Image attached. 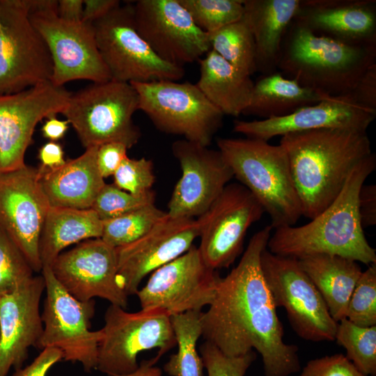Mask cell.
I'll return each instance as SVG.
<instances>
[{
	"label": "cell",
	"instance_id": "cell-1",
	"mask_svg": "<svg viewBox=\"0 0 376 376\" xmlns=\"http://www.w3.org/2000/svg\"><path fill=\"white\" fill-rule=\"evenodd\" d=\"M272 230L269 225L256 233L237 265L221 278L202 313V336L228 357L255 349L265 376H288L300 370L298 347L283 341V327L260 267Z\"/></svg>",
	"mask_w": 376,
	"mask_h": 376
},
{
	"label": "cell",
	"instance_id": "cell-2",
	"mask_svg": "<svg viewBox=\"0 0 376 376\" xmlns=\"http://www.w3.org/2000/svg\"><path fill=\"white\" fill-rule=\"evenodd\" d=\"M302 216L313 219L339 194L354 168L370 155L367 131L321 129L289 133L281 138Z\"/></svg>",
	"mask_w": 376,
	"mask_h": 376
},
{
	"label": "cell",
	"instance_id": "cell-3",
	"mask_svg": "<svg viewBox=\"0 0 376 376\" xmlns=\"http://www.w3.org/2000/svg\"><path fill=\"white\" fill-rule=\"evenodd\" d=\"M376 168L372 152L352 171L335 200L307 224L276 228L267 249L282 256L301 258L315 254L342 256L366 265L376 263L358 212L361 187Z\"/></svg>",
	"mask_w": 376,
	"mask_h": 376
},
{
	"label": "cell",
	"instance_id": "cell-4",
	"mask_svg": "<svg viewBox=\"0 0 376 376\" xmlns=\"http://www.w3.org/2000/svg\"><path fill=\"white\" fill-rule=\"evenodd\" d=\"M374 64L376 45L345 43L292 20L282 42L277 70L304 87L339 96L349 95Z\"/></svg>",
	"mask_w": 376,
	"mask_h": 376
},
{
	"label": "cell",
	"instance_id": "cell-5",
	"mask_svg": "<svg viewBox=\"0 0 376 376\" xmlns=\"http://www.w3.org/2000/svg\"><path fill=\"white\" fill-rule=\"evenodd\" d=\"M217 143L233 176L269 216L272 228L295 226L302 211L283 147L246 137Z\"/></svg>",
	"mask_w": 376,
	"mask_h": 376
},
{
	"label": "cell",
	"instance_id": "cell-6",
	"mask_svg": "<svg viewBox=\"0 0 376 376\" xmlns=\"http://www.w3.org/2000/svg\"><path fill=\"white\" fill-rule=\"evenodd\" d=\"M139 98L130 83L110 79L72 93L61 113L86 148L119 142L129 149L141 137L133 121Z\"/></svg>",
	"mask_w": 376,
	"mask_h": 376
},
{
	"label": "cell",
	"instance_id": "cell-7",
	"mask_svg": "<svg viewBox=\"0 0 376 376\" xmlns=\"http://www.w3.org/2000/svg\"><path fill=\"white\" fill-rule=\"evenodd\" d=\"M99 343L96 368L109 376L134 372L138 354L156 348V358L176 345L171 315L160 309L130 313L111 304L104 314V325Z\"/></svg>",
	"mask_w": 376,
	"mask_h": 376
},
{
	"label": "cell",
	"instance_id": "cell-8",
	"mask_svg": "<svg viewBox=\"0 0 376 376\" xmlns=\"http://www.w3.org/2000/svg\"><path fill=\"white\" fill-rule=\"evenodd\" d=\"M142 111L161 132L209 146L222 126L224 114L196 84L173 80L130 83Z\"/></svg>",
	"mask_w": 376,
	"mask_h": 376
},
{
	"label": "cell",
	"instance_id": "cell-9",
	"mask_svg": "<svg viewBox=\"0 0 376 376\" xmlns=\"http://www.w3.org/2000/svg\"><path fill=\"white\" fill-rule=\"evenodd\" d=\"M56 0H31L29 18L49 50L53 73L50 81L63 86L86 79L93 83L111 79L97 48L94 27L86 22H71L57 14Z\"/></svg>",
	"mask_w": 376,
	"mask_h": 376
},
{
	"label": "cell",
	"instance_id": "cell-10",
	"mask_svg": "<svg viewBox=\"0 0 376 376\" xmlns=\"http://www.w3.org/2000/svg\"><path fill=\"white\" fill-rule=\"evenodd\" d=\"M98 50L113 80L149 82L178 81L183 67L161 59L137 31L132 4H120L93 23Z\"/></svg>",
	"mask_w": 376,
	"mask_h": 376
},
{
	"label": "cell",
	"instance_id": "cell-11",
	"mask_svg": "<svg viewBox=\"0 0 376 376\" xmlns=\"http://www.w3.org/2000/svg\"><path fill=\"white\" fill-rule=\"evenodd\" d=\"M260 267L274 304L283 308L293 330L306 340H335L338 322L297 258L265 249Z\"/></svg>",
	"mask_w": 376,
	"mask_h": 376
},
{
	"label": "cell",
	"instance_id": "cell-12",
	"mask_svg": "<svg viewBox=\"0 0 376 376\" xmlns=\"http://www.w3.org/2000/svg\"><path fill=\"white\" fill-rule=\"evenodd\" d=\"M31 0H0V95L50 81L48 47L29 18Z\"/></svg>",
	"mask_w": 376,
	"mask_h": 376
},
{
	"label": "cell",
	"instance_id": "cell-13",
	"mask_svg": "<svg viewBox=\"0 0 376 376\" xmlns=\"http://www.w3.org/2000/svg\"><path fill=\"white\" fill-rule=\"evenodd\" d=\"M46 297L41 313L43 331L37 347H52L63 353L66 361L81 363L86 372L96 368L101 330L91 331L95 301H81L59 283L51 268L42 267Z\"/></svg>",
	"mask_w": 376,
	"mask_h": 376
},
{
	"label": "cell",
	"instance_id": "cell-14",
	"mask_svg": "<svg viewBox=\"0 0 376 376\" xmlns=\"http://www.w3.org/2000/svg\"><path fill=\"white\" fill-rule=\"evenodd\" d=\"M265 211L242 185L228 184L209 209L196 219L205 265L213 270L227 268L242 253L249 227Z\"/></svg>",
	"mask_w": 376,
	"mask_h": 376
},
{
	"label": "cell",
	"instance_id": "cell-15",
	"mask_svg": "<svg viewBox=\"0 0 376 376\" xmlns=\"http://www.w3.org/2000/svg\"><path fill=\"white\" fill-rule=\"evenodd\" d=\"M221 276L209 268L197 247L152 272L136 292L141 309L163 310L171 315L201 311L214 299Z\"/></svg>",
	"mask_w": 376,
	"mask_h": 376
},
{
	"label": "cell",
	"instance_id": "cell-16",
	"mask_svg": "<svg viewBox=\"0 0 376 376\" xmlns=\"http://www.w3.org/2000/svg\"><path fill=\"white\" fill-rule=\"evenodd\" d=\"M132 6L137 31L163 61L183 67L211 49L208 33L179 0H139Z\"/></svg>",
	"mask_w": 376,
	"mask_h": 376
},
{
	"label": "cell",
	"instance_id": "cell-17",
	"mask_svg": "<svg viewBox=\"0 0 376 376\" xmlns=\"http://www.w3.org/2000/svg\"><path fill=\"white\" fill-rule=\"evenodd\" d=\"M51 206L37 169L0 172V227L22 251L34 272H41L40 239Z\"/></svg>",
	"mask_w": 376,
	"mask_h": 376
},
{
	"label": "cell",
	"instance_id": "cell-18",
	"mask_svg": "<svg viewBox=\"0 0 376 376\" xmlns=\"http://www.w3.org/2000/svg\"><path fill=\"white\" fill-rule=\"evenodd\" d=\"M72 93L50 81L0 95V172L24 167L37 124L61 113Z\"/></svg>",
	"mask_w": 376,
	"mask_h": 376
},
{
	"label": "cell",
	"instance_id": "cell-19",
	"mask_svg": "<svg viewBox=\"0 0 376 376\" xmlns=\"http://www.w3.org/2000/svg\"><path fill=\"white\" fill-rule=\"evenodd\" d=\"M171 150L179 162L182 175L166 213L173 218L198 217L234 178L233 171L219 150L185 139L173 142Z\"/></svg>",
	"mask_w": 376,
	"mask_h": 376
},
{
	"label": "cell",
	"instance_id": "cell-20",
	"mask_svg": "<svg viewBox=\"0 0 376 376\" xmlns=\"http://www.w3.org/2000/svg\"><path fill=\"white\" fill-rule=\"evenodd\" d=\"M49 267L59 283L77 300L100 297L127 308L128 296L118 279L116 248L101 238L82 241L61 253Z\"/></svg>",
	"mask_w": 376,
	"mask_h": 376
},
{
	"label": "cell",
	"instance_id": "cell-21",
	"mask_svg": "<svg viewBox=\"0 0 376 376\" xmlns=\"http://www.w3.org/2000/svg\"><path fill=\"white\" fill-rule=\"evenodd\" d=\"M198 236L196 219L166 213L143 237L116 248L118 279L127 295H136L143 278L186 253Z\"/></svg>",
	"mask_w": 376,
	"mask_h": 376
},
{
	"label": "cell",
	"instance_id": "cell-22",
	"mask_svg": "<svg viewBox=\"0 0 376 376\" xmlns=\"http://www.w3.org/2000/svg\"><path fill=\"white\" fill-rule=\"evenodd\" d=\"M375 116V109L360 104L350 95L329 96L285 116L249 121L235 120L233 131L246 138L268 141L277 136L313 130L367 131Z\"/></svg>",
	"mask_w": 376,
	"mask_h": 376
},
{
	"label": "cell",
	"instance_id": "cell-23",
	"mask_svg": "<svg viewBox=\"0 0 376 376\" xmlns=\"http://www.w3.org/2000/svg\"><path fill=\"white\" fill-rule=\"evenodd\" d=\"M45 290L41 274L0 296V376H7L12 367L22 368L29 347L37 346L43 331L40 304Z\"/></svg>",
	"mask_w": 376,
	"mask_h": 376
},
{
	"label": "cell",
	"instance_id": "cell-24",
	"mask_svg": "<svg viewBox=\"0 0 376 376\" xmlns=\"http://www.w3.org/2000/svg\"><path fill=\"white\" fill-rule=\"evenodd\" d=\"M293 21L345 43L376 45L375 0H300Z\"/></svg>",
	"mask_w": 376,
	"mask_h": 376
},
{
	"label": "cell",
	"instance_id": "cell-25",
	"mask_svg": "<svg viewBox=\"0 0 376 376\" xmlns=\"http://www.w3.org/2000/svg\"><path fill=\"white\" fill-rule=\"evenodd\" d=\"M98 147L86 148L79 157L60 167L38 168L42 189L51 207L91 209L106 184L97 164Z\"/></svg>",
	"mask_w": 376,
	"mask_h": 376
},
{
	"label": "cell",
	"instance_id": "cell-26",
	"mask_svg": "<svg viewBox=\"0 0 376 376\" xmlns=\"http://www.w3.org/2000/svg\"><path fill=\"white\" fill-rule=\"evenodd\" d=\"M243 17L252 33L257 72L277 71L282 42L300 0H243Z\"/></svg>",
	"mask_w": 376,
	"mask_h": 376
},
{
	"label": "cell",
	"instance_id": "cell-27",
	"mask_svg": "<svg viewBox=\"0 0 376 376\" xmlns=\"http://www.w3.org/2000/svg\"><path fill=\"white\" fill-rule=\"evenodd\" d=\"M198 62L196 84L206 98L224 115L237 117L249 107L254 82L210 49Z\"/></svg>",
	"mask_w": 376,
	"mask_h": 376
},
{
	"label": "cell",
	"instance_id": "cell-28",
	"mask_svg": "<svg viewBox=\"0 0 376 376\" xmlns=\"http://www.w3.org/2000/svg\"><path fill=\"white\" fill-rule=\"evenodd\" d=\"M312 281L333 319L346 318L348 303L361 273L357 261L339 256L315 254L298 259Z\"/></svg>",
	"mask_w": 376,
	"mask_h": 376
},
{
	"label": "cell",
	"instance_id": "cell-29",
	"mask_svg": "<svg viewBox=\"0 0 376 376\" xmlns=\"http://www.w3.org/2000/svg\"><path fill=\"white\" fill-rule=\"evenodd\" d=\"M102 221L91 209L51 207L42 230L39 253L42 267H50L67 246L100 238Z\"/></svg>",
	"mask_w": 376,
	"mask_h": 376
},
{
	"label": "cell",
	"instance_id": "cell-30",
	"mask_svg": "<svg viewBox=\"0 0 376 376\" xmlns=\"http://www.w3.org/2000/svg\"><path fill=\"white\" fill-rule=\"evenodd\" d=\"M327 97L276 71L254 82L250 104L243 114L263 119L285 116Z\"/></svg>",
	"mask_w": 376,
	"mask_h": 376
},
{
	"label": "cell",
	"instance_id": "cell-31",
	"mask_svg": "<svg viewBox=\"0 0 376 376\" xmlns=\"http://www.w3.org/2000/svg\"><path fill=\"white\" fill-rule=\"evenodd\" d=\"M201 311H187L171 315L178 352L164 366L171 376H202L203 361L197 350V341L202 336Z\"/></svg>",
	"mask_w": 376,
	"mask_h": 376
},
{
	"label": "cell",
	"instance_id": "cell-32",
	"mask_svg": "<svg viewBox=\"0 0 376 376\" xmlns=\"http://www.w3.org/2000/svg\"><path fill=\"white\" fill-rule=\"evenodd\" d=\"M208 36L211 49L234 68L250 77L257 72L253 37L243 17Z\"/></svg>",
	"mask_w": 376,
	"mask_h": 376
},
{
	"label": "cell",
	"instance_id": "cell-33",
	"mask_svg": "<svg viewBox=\"0 0 376 376\" xmlns=\"http://www.w3.org/2000/svg\"><path fill=\"white\" fill-rule=\"evenodd\" d=\"M166 214L154 204L148 205L120 217L102 221L101 239L118 248L143 237Z\"/></svg>",
	"mask_w": 376,
	"mask_h": 376
},
{
	"label": "cell",
	"instance_id": "cell-34",
	"mask_svg": "<svg viewBox=\"0 0 376 376\" xmlns=\"http://www.w3.org/2000/svg\"><path fill=\"white\" fill-rule=\"evenodd\" d=\"M335 340L360 372L376 375V325L360 327L344 318L338 322Z\"/></svg>",
	"mask_w": 376,
	"mask_h": 376
},
{
	"label": "cell",
	"instance_id": "cell-35",
	"mask_svg": "<svg viewBox=\"0 0 376 376\" xmlns=\"http://www.w3.org/2000/svg\"><path fill=\"white\" fill-rule=\"evenodd\" d=\"M196 25L207 33L240 20L243 0H179Z\"/></svg>",
	"mask_w": 376,
	"mask_h": 376
},
{
	"label": "cell",
	"instance_id": "cell-36",
	"mask_svg": "<svg viewBox=\"0 0 376 376\" xmlns=\"http://www.w3.org/2000/svg\"><path fill=\"white\" fill-rule=\"evenodd\" d=\"M33 272L22 251L0 227V296L30 280Z\"/></svg>",
	"mask_w": 376,
	"mask_h": 376
},
{
	"label": "cell",
	"instance_id": "cell-37",
	"mask_svg": "<svg viewBox=\"0 0 376 376\" xmlns=\"http://www.w3.org/2000/svg\"><path fill=\"white\" fill-rule=\"evenodd\" d=\"M155 201V194L152 190L144 194L134 195L120 189L113 184H105L91 209L102 221H105L154 204Z\"/></svg>",
	"mask_w": 376,
	"mask_h": 376
},
{
	"label": "cell",
	"instance_id": "cell-38",
	"mask_svg": "<svg viewBox=\"0 0 376 376\" xmlns=\"http://www.w3.org/2000/svg\"><path fill=\"white\" fill-rule=\"evenodd\" d=\"M346 318L364 327L376 325V263L363 272L351 295Z\"/></svg>",
	"mask_w": 376,
	"mask_h": 376
},
{
	"label": "cell",
	"instance_id": "cell-39",
	"mask_svg": "<svg viewBox=\"0 0 376 376\" xmlns=\"http://www.w3.org/2000/svg\"><path fill=\"white\" fill-rule=\"evenodd\" d=\"M113 176V185L134 195L151 191L155 182L152 162L145 157L133 159L127 157Z\"/></svg>",
	"mask_w": 376,
	"mask_h": 376
},
{
	"label": "cell",
	"instance_id": "cell-40",
	"mask_svg": "<svg viewBox=\"0 0 376 376\" xmlns=\"http://www.w3.org/2000/svg\"><path fill=\"white\" fill-rule=\"evenodd\" d=\"M200 352L207 376H244L256 358L253 351L239 357L226 356L207 341L200 346Z\"/></svg>",
	"mask_w": 376,
	"mask_h": 376
},
{
	"label": "cell",
	"instance_id": "cell-41",
	"mask_svg": "<svg viewBox=\"0 0 376 376\" xmlns=\"http://www.w3.org/2000/svg\"><path fill=\"white\" fill-rule=\"evenodd\" d=\"M299 376H367L343 354L310 360Z\"/></svg>",
	"mask_w": 376,
	"mask_h": 376
},
{
	"label": "cell",
	"instance_id": "cell-42",
	"mask_svg": "<svg viewBox=\"0 0 376 376\" xmlns=\"http://www.w3.org/2000/svg\"><path fill=\"white\" fill-rule=\"evenodd\" d=\"M127 149L125 145L119 142H110L98 146L97 164L104 178L113 175L127 157Z\"/></svg>",
	"mask_w": 376,
	"mask_h": 376
},
{
	"label": "cell",
	"instance_id": "cell-43",
	"mask_svg": "<svg viewBox=\"0 0 376 376\" xmlns=\"http://www.w3.org/2000/svg\"><path fill=\"white\" fill-rule=\"evenodd\" d=\"M63 359V353L57 348H43L31 364L15 370L12 376H46L49 370Z\"/></svg>",
	"mask_w": 376,
	"mask_h": 376
},
{
	"label": "cell",
	"instance_id": "cell-44",
	"mask_svg": "<svg viewBox=\"0 0 376 376\" xmlns=\"http://www.w3.org/2000/svg\"><path fill=\"white\" fill-rule=\"evenodd\" d=\"M349 95L360 104L376 110V64L366 71Z\"/></svg>",
	"mask_w": 376,
	"mask_h": 376
},
{
	"label": "cell",
	"instance_id": "cell-45",
	"mask_svg": "<svg viewBox=\"0 0 376 376\" xmlns=\"http://www.w3.org/2000/svg\"><path fill=\"white\" fill-rule=\"evenodd\" d=\"M358 212L363 228L376 224V186L363 185L358 196Z\"/></svg>",
	"mask_w": 376,
	"mask_h": 376
},
{
	"label": "cell",
	"instance_id": "cell-46",
	"mask_svg": "<svg viewBox=\"0 0 376 376\" xmlns=\"http://www.w3.org/2000/svg\"><path fill=\"white\" fill-rule=\"evenodd\" d=\"M38 157L40 161L39 168L45 170L60 167L65 162L63 147L56 141H49L42 145Z\"/></svg>",
	"mask_w": 376,
	"mask_h": 376
},
{
	"label": "cell",
	"instance_id": "cell-47",
	"mask_svg": "<svg viewBox=\"0 0 376 376\" xmlns=\"http://www.w3.org/2000/svg\"><path fill=\"white\" fill-rule=\"evenodd\" d=\"M120 4L118 0H84L82 21L93 24Z\"/></svg>",
	"mask_w": 376,
	"mask_h": 376
},
{
	"label": "cell",
	"instance_id": "cell-48",
	"mask_svg": "<svg viewBox=\"0 0 376 376\" xmlns=\"http://www.w3.org/2000/svg\"><path fill=\"white\" fill-rule=\"evenodd\" d=\"M84 0H59L57 14L63 20L71 22L82 21Z\"/></svg>",
	"mask_w": 376,
	"mask_h": 376
},
{
	"label": "cell",
	"instance_id": "cell-49",
	"mask_svg": "<svg viewBox=\"0 0 376 376\" xmlns=\"http://www.w3.org/2000/svg\"><path fill=\"white\" fill-rule=\"evenodd\" d=\"M69 124L67 120L58 119L56 116H49L42 127V134L49 141H56L65 136Z\"/></svg>",
	"mask_w": 376,
	"mask_h": 376
},
{
	"label": "cell",
	"instance_id": "cell-50",
	"mask_svg": "<svg viewBox=\"0 0 376 376\" xmlns=\"http://www.w3.org/2000/svg\"><path fill=\"white\" fill-rule=\"evenodd\" d=\"M157 361L158 359L156 357L143 360L134 372L120 376H162V370L155 366Z\"/></svg>",
	"mask_w": 376,
	"mask_h": 376
}]
</instances>
